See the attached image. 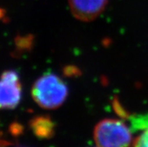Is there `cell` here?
I'll use <instances>...</instances> for the list:
<instances>
[{"mask_svg":"<svg viewBox=\"0 0 148 147\" xmlns=\"http://www.w3.org/2000/svg\"><path fill=\"white\" fill-rule=\"evenodd\" d=\"M31 93L32 98L40 107L45 109H56L65 102L69 90L60 77L48 73L36 80Z\"/></svg>","mask_w":148,"mask_h":147,"instance_id":"1","label":"cell"},{"mask_svg":"<svg viewBox=\"0 0 148 147\" xmlns=\"http://www.w3.org/2000/svg\"><path fill=\"white\" fill-rule=\"evenodd\" d=\"M93 139L98 146H128L132 143L130 129L122 121L105 119L96 125Z\"/></svg>","mask_w":148,"mask_h":147,"instance_id":"2","label":"cell"},{"mask_svg":"<svg viewBox=\"0 0 148 147\" xmlns=\"http://www.w3.org/2000/svg\"><path fill=\"white\" fill-rule=\"evenodd\" d=\"M22 86L20 77L13 70L4 71L0 77V110H12L20 104Z\"/></svg>","mask_w":148,"mask_h":147,"instance_id":"3","label":"cell"},{"mask_svg":"<svg viewBox=\"0 0 148 147\" xmlns=\"http://www.w3.org/2000/svg\"><path fill=\"white\" fill-rule=\"evenodd\" d=\"M69 4L75 18L84 22H90L102 13L108 0H69Z\"/></svg>","mask_w":148,"mask_h":147,"instance_id":"4","label":"cell"},{"mask_svg":"<svg viewBox=\"0 0 148 147\" xmlns=\"http://www.w3.org/2000/svg\"><path fill=\"white\" fill-rule=\"evenodd\" d=\"M29 126L32 132L41 139L51 138L55 134V125L50 117L39 116L30 121Z\"/></svg>","mask_w":148,"mask_h":147,"instance_id":"5","label":"cell"},{"mask_svg":"<svg viewBox=\"0 0 148 147\" xmlns=\"http://www.w3.org/2000/svg\"><path fill=\"white\" fill-rule=\"evenodd\" d=\"M33 43V37L31 35L26 36H17L15 38L16 50L17 52L23 53L30 50Z\"/></svg>","mask_w":148,"mask_h":147,"instance_id":"6","label":"cell"},{"mask_svg":"<svg viewBox=\"0 0 148 147\" xmlns=\"http://www.w3.org/2000/svg\"><path fill=\"white\" fill-rule=\"evenodd\" d=\"M132 126L134 130L143 129L145 130L148 128V114L139 116L132 119Z\"/></svg>","mask_w":148,"mask_h":147,"instance_id":"7","label":"cell"},{"mask_svg":"<svg viewBox=\"0 0 148 147\" xmlns=\"http://www.w3.org/2000/svg\"><path fill=\"white\" fill-rule=\"evenodd\" d=\"M132 145L135 146L148 147V128L145 129L142 134L135 138L132 142Z\"/></svg>","mask_w":148,"mask_h":147,"instance_id":"8","label":"cell"},{"mask_svg":"<svg viewBox=\"0 0 148 147\" xmlns=\"http://www.w3.org/2000/svg\"><path fill=\"white\" fill-rule=\"evenodd\" d=\"M23 131V127L18 122L12 123L9 127V131L12 136L17 137L21 135Z\"/></svg>","mask_w":148,"mask_h":147,"instance_id":"9","label":"cell"},{"mask_svg":"<svg viewBox=\"0 0 148 147\" xmlns=\"http://www.w3.org/2000/svg\"><path fill=\"white\" fill-rule=\"evenodd\" d=\"M64 73L67 76H75V75H81V71L78 68L75 66H68L64 69Z\"/></svg>","mask_w":148,"mask_h":147,"instance_id":"10","label":"cell"},{"mask_svg":"<svg viewBox=\"0 0 148 147\" xmlns=\"http://www.w3.org/2000/svg\"><path fill=\"white\" fill-rule=\"evenodd\" d=\"M5 16V11L2 8H0V20H2Z\"/></svg>","mask_w":148,"mask_h":147,"instance_id":"11","label":"cell"},{"mask_svg":"<svg viewBox=\"0 0 148 147\" xmlns=\"http://www.w3.org/2000/svg\"><path fill=\"white\" fill-rule=\"evenodd\" d=\"M8 142H6L5 140H0V146H5V145H9Z\"/></svg>","mask_w":148,"mask_h":147,"instance_id":"12","label":"cell"}]
</instances>
